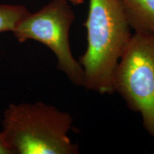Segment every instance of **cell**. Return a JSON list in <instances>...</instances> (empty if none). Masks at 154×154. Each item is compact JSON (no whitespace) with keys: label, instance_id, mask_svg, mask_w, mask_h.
<instances>
[{"label":"cell","instance_id":"cell-8","mask_svg":"<svg viewBox=\"0 0 154 154\" xmlns=\"http://www.w3.org/2000/svg\"><path fill=\"white\" fill-rule=\"evenodd\" d=\"M73 5H79L84 3V0H67Z\"/></svg>","mask_w":154,"mask_h":154},{"label":"cell","instance_id":"cell-2","mask_svg":"<svg viewBox=\"0 0 154 154\" xmlns=\"http://www.w3.org/2000/svg\"><path fill=\"white\" fill-rule=\"evenodd\" d=\"M70 113L42 102L11 103L4 112L2 135L11 154H78L69 133Z\"/></svg>","mask_w":154,"mask_h":154},{"label":"cell","instance_id":"cell-3","mask_svg":"<svg viewBox=\"0 0 154 154\" xmlns=\"http://www.w3.org/2000/svg\"><path fill=\"white\" fill-rule=\"evenodd\" d=\"M113 88L140 113L154 139V36L134 32L116 69Z\"/></svg>","mask_w":154,"mask_h":154},{"label":"cell","instance_id":"cell-1","mask_svg":"<svg viewBox=\"0 0 154 154\" xmlns=\"http://www.w3.org/2000/svg\"><path fill=\"white\" fill-rule=\"evenodd\" d=\"M84 26L87 47L79 62L84 88L100 94L113 93L114 73L133 34L119 0H89Z\"/></svg>","mask_w":154,"mask_h":154},{"label":"cell","instance_id":"cell-7","mask_svg":"<svg viewBox=\"0 0 154 154\" xmlns=\"http://www.w3.org/2000/svg\"><path fill=\"white\" fill-rule=\"evenodd\" d=\"M0 154H11L10 150L5 143L1 132H0Z\"/></svg>","mask_w":154,"mask_h":154},{"label":"cell","instance_id":"cell-4","mask_svg":"<svg viewBox=\"0 0 154 154\" xmlns=\"http://www.w3.org/2000/svg\"><path fill=\"white\" fill-rule=\"evenodd\" d=\"M70 4L67 0H51L40 10L26 15L12 32L21 43L34 40L49 48L57 58L58 69L74 85L84 87V70L69 43V32L75 19Z\"/></svg>","mask_w":154,"mask_h":154},{"label":"cell","instance_id":"cell-6","mask_svg":"<svg viewBox=\"0 0 154 154\" xmlns=\"http://www.w3.org/2000/svg\"><path fill=\"white\" fill-rule=\"evenodd\" d=\"M29 13L24 6L0 5V33L12 32L18 23Z\"/></svg>","mask_w":154,"mask_h":154},{"label":"cell","instance_id":"cell-5","mask_svg":"<svg viewBox=\"0 0 154 154\" xmlns=\"http://www.w3.org/2000/svg\"><path fill=\"white\" fill-rule=\"evenodd\" d=\"M134 32L154 36V0H119Z\"/></svg>","mask_w":154,"mask_h":154}]
</instances>
